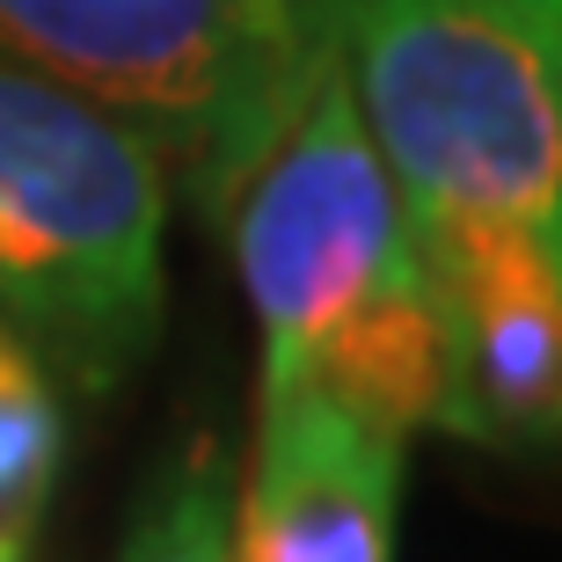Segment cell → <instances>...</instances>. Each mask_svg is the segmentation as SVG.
I'll use <instances>...</instances> for the list:
<instances>
[{"instance_id": "cell-1", "label": "cell", "mask_w": 562, "mask_h": 562, "mask_svg": "<svg viewBox=\"0 0 562 562\" xmlns=\"http://www.w3.org/2000/svg\"><path fill=\"white\" fill-rule=\"evenodd\" d=\"M212 220L263 329L256 395L322 387L402 438L446 417L438 285L336 59Z\"/></svg>"}, {"instance_id": "cell-2", "label": "cell", "mask_w": 562, "mask_h": 562, "mask_svg": "<svg viewBox=\"0 0 562 562\" xmlns=\"http://www.w3.org/2000/svg\"><path fill=\"white\" fill-rule=\"evenodd\" d=\"M336 66L409 227L490 220L562 256V0H336Z\"/></svg>"}, {"instance_id": "cell-3", "label": "cell", "mask_w": 562, "mask_h": 562, "mask_svg": "<svg viewBox=\"0 0 562 562\" xmlns=\"http://www.w3.org/2000/svg\"><path fill=\"white\" fill-rule=\"evenodd\" d=\"M168 161L161 146L0 59V329L88 395L154 351Z\"/></svg>"}, {"instance_id": "cell-4", "label": "cell", "mask_w": 562, "mask_h": 562, "mask_svg": "<svg viewBox=\"0 0 562 562\" xmlns=\"http://www.w3.org/2000/svg\"><path fill=\"white\" fill-rule=\"evenodd\" d=\"M0 59L146 132L220 212L336 44L285 0H0Z\"/></svg>"}, {"instance_id": "cell-5", "label": "cell", "mask_w": 562, "mask_h": 562, "mask_svg": "<svg viewBox=\"0 0 562 562\" xmlns=\"http://www.w3.org/2000/svg\"><path fill=\"white\" fill-rule=\"evenodd\" d=\"M446 314V417L438 431L497 453L562 446V256L519 227H417Z\"/></svg>"}, {"instance_id": "cell-6", "label": "cell", "mask_w": 562, "mask_h": 562, "mask_svg": "<svg viewBox=\"0 0 562 562\" xmlns=\"http://www.w3.org/2000/svg\"><path fill=\"white\" fill-rule=\"evenodd\" d=\"M409 438L322 387L256 395V460L234 497L241 562H395Z\"/></svg>"}, {"instance_id": "cell-7", "label": "cell", "mask_w": 562, "mask_h": 562, "mask_svg": "<svg viewBox=\"0 0 562 562\" xmlns=\"http://www.w3.org/2000/svg\"><path fill=\"white\" fill-rule=\"evenodd\" d=\"M117 562H241L234 555V475L212 431H190L168 453Z\"/></svg>"}, {"instance_id": "cell-8", "label": "cell", "mask_w": 562, "mask_h": 562, "mask_svg": "<svg viewBox=\"0 0 562 562\" xmlns=\"http://www.w3.org/2000/svg\"><path fill=\"white\" fill-rule=\"evenodd\" d=\"M52 460H59V402L44 387V366L0 329V512H37Z\"/></svg>"}, {"instance_id": "cell-9", "label": "cell", "mask_w": 562, "mask_h": 562, "mask_svg": "<svg viewBox=\"0 0 562 562\" xmlns=\"http://www.w3.org/2000/svg\"><path fill=\"white\" fill-rule=\"evenodd\" d=\"M30 519H37V512H0V562L30 555Z\"/></svg>"}]
</instances>
